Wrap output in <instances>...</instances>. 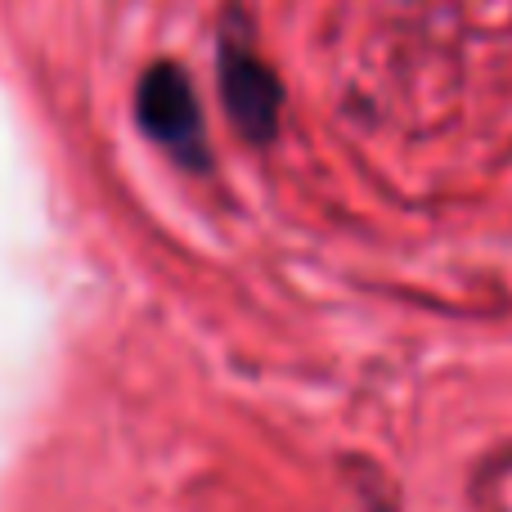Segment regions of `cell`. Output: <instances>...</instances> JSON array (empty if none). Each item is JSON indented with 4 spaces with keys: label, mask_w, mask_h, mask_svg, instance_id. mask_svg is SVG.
I'll list each match as a JSON object with an SVG mask.
<instances>
[{
    "label": "cell",
    "mask_w": 512,
    "mask_h": 512,
    "mask_svg": "<svg viewBox=\"0 0 512 512\" xmlns=\"http://www.w3.org/2000/svg\"><path fill=\"white\" fill-rule=\"evenodd\" d=\"M216 90H221L225 117L248 149H270L279 140L288 90L234 14L225 18L221 41H216Z\"/></svg>",
    "instance_id": "6da1fadb"
},
{
    "label": "cell",
    "mask_w": 512,
    "mask_h": 512,
    "mask_svg": "<svg viewBox=\"0 0 512 512\" xmlns=\"http://www.w3.org/2000/svg\"><path fill=\"white\" fill-rule=\"evenodd\" d=\"M135 126L185 171H212V140L198 90L176 59H158L135 81Z\"/></svg>",
    "instance_id": "7a4b0ae2"
}]
</instances>
